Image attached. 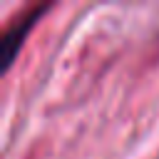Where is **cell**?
<instances>
[{"instance_id": "obj_1", "label": "cell", "mask_w": 159, "mask_h": 159, "mask_svg": "<svg viewBox=\"0 0 159 159\" xmlns=\"http://www.w3.org/2000/svg\"><path fill=\"white\" fill-rule=\"evenodd\" d=\"M50 5H27L22 12H17L2 30V40H0V55H2V67H7L15 60V52L20 50L25 35L32 30V25L40 20L42 12H47Z\"/></svg>"}]
</instances>
